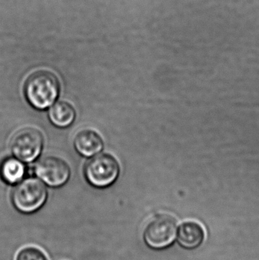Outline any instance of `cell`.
Listing matches in <instances>:
<instances>
[{"mask_svg":"<svg viewBox=\"0 0 259 260\" xmlns=\"http://www.w3.org/2000/svg\"><path fill=\"white\" fill-rule=\"evenodd\" d=\"M24 93L33 108L46 109L53 105L59 96V80L51 72L40 70L27 79Z\"/></svg>","mask_w":259,"mask_h":260,"instance_id":"obj_1","label":"cell"},{"mask_svg":"<svg viewBox=\"0 0 259 260\" xmlns=\"http://www.w3.org/2000/svg\"><path fill=\"white\" fill-rule=\"evenodd\" d=\"M47 199V190L41 180L27 178L20 182L12 194V203L22 213H33L41 209Z\"/></svg>","mask_w":259,"mask_h":260,"instance_id":"obj_2","label":"cell"},{"mask_svg":"<svg viewBox=\"0 0 259 260\" xmlns=\"http://www.w3.org/2000/svg\"><path fill=\"white\" fill-rule=\"evenodd\" d=\"M177 229V221L173 216L161 214L147 223L143 238L147 247L153 250H163L173 244Z\"/></svg>","mask_w":259,"mask_h":260,"instance_id":"obj_3","label":"cell"},{"mask_svg":"<svg viewBox=\"0 0 259 260\" xmlns=\"http://www.w3.org/2000/svg\"><path fill=\"white\" fill-rule=\"evenodd\" d=\"M85 174L90 184L95 187H106L117 180L120 174V165L110 154H99L88 162Z\"/></svg>","mask_w":259,"mask_h":260,"instance_id":"obj_4","label":"cell"},{"mask_svg":"<svg viewBox=\"0 0 259 260\" xmlns=\"http://www.w3.org/2000/svg\"><path fill=\"white\" fill-rule=\"evenodd\" d=\"M44 145L42 133L35 128L20 129L14 135L11 148L14 155L21 161L31 162L41 154Z\"/></svg>","mask_w":259,"mask_h":260,"instance_id":"obj_5","label":"cell"},{"mask_svg":"<svg viewBox=\"0 0 259 260\" xmlns=\"http://www.w3.org/2000/svg\"><path fill=\"white\" fill-rule=\"evenodd\" d=\"M34 172L46 184L57 187L68 181L70 168L68 164L62 159L54 156H47L36 164Z\"/></svg>","mask_w":259,"mask_h":260,"instance_id":"obj_6","label":"cell"},{"mask_svg":"<svg viewBox=\"0 0 259 260\" xmlns=\"http://www.w3.org/2000/svg\"><path fill=\"white\" fill-rule=\"evenodd\" d=\"M205 239V230L199 223L193 221H185L178 228L176 241L182 249L192 250L199 248Z\"/></svg>","mask_w":259,"mask_h":260,"instance_id":"obj_7","label":"cell"},{"mask_svg":"<svg viewBox=\"0 0 259 260\" xmlns=\"http://www.w3.org/2000/svg\"><path fill=\"white\" fill-rule=\"evenodd\" d=\"M76 151L85 157H91L98 154L103 149L101 136L92 129L81 130L75 138Z\"/></svg>","mask_w":259,"mask_h":260,"instance_id":"obj_8","label":"cell"},{"mask_svg":"<svg viewBox=\"0 0 259 260\" xmlns=\"http://www.w3.org/2000/svg\"><path fill=\"white\" fill-rule=\"evenodd\" d=\"M49 118L52 123L57 127H67L74 122L76 111L68 102H59L50 108Z\"/></svg>","mask_w":259,"mask_h":260,"instance_id":"obj_9","label":"cell"},{"mask_svg":"<svg viewBox=\"0 0 259 260\" xmlns=\"http://www.w3.org/2000/svg\"><path fill=\"white\" fill-rule=\"evenodd\" d=\"M25 174V166L19 159H6L0 167V174L5 182L9 184L19 183Z\"/></svg>","mask_w":259,"mask_h":260,"instance_id":"obj_10","label":"cell"},{"mask_svg":"<svg viewBox=\"0 0 259 260\" xmlns=\"http://www.w3.org/2000/svg\"><path fill=\"white\" fill-rule=\"evenodd\" d=\"M16 260H49L47 255L34 247H27L20 250Z\"/></svg>","mask_w":259,"mask_h":260,"instance_id":"obj_11","label":"cell"}]
</instances>
